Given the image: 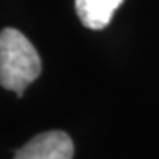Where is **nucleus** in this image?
<instances>
[{
	"instance_id": "2",
	"label": "nucleus",
	"mask_w": 159,
	"mask_h": 159,
	"mask_svg": "<svg viewBox=\"0 0 159 159\" xmlns=\"http://www.w3.org/2000/svg\"><path fill=\"white\" fill-rule=\"evenodd\" d=\"M73 141L63 132H44L30 140L15 159H71Z\"/></svg>"
},
{
	"instance_id": "3",
	"label": "nucleus",
	"mask_w": 159,
	"mask_h": 159,
	"mask_svg": "<svg viewBox=\"0 0 159 159\" xmlns=\"http://www.w3.org/2000/svg\"><path fill=\"white\" fill-rule=\"evenodd\" d=\"M124 0H75L80 21L88 30H104Z\"/></svg>"
},
{
	"instance_id": "1",
	"label": "nucleus",
	"mask_w": 159,
	"mask_h": 159,
	"mask_svg": "<svg viewBox=\"0 0 159 159\" xmlns=\"http://www.w3.org/2000/svg\"><path fill=\"white\" fill-rule=\"evenodd\" d=\"M41 57L31 41L13 28L0 33V86L21 98L41 75Z\"/></svg>"
}]
</instances>
